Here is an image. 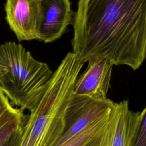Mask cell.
<instances>
[{"label":"cell","mask_w":146,"mask_h":146,"mask_svg":"<svg viewBox=\"0 0 146 146\" xmlns=\"http://www.w3.org/2000/svg\"><path fill=\"white\" fill-rule=\"evenodd\" d=\"M41 0H6V20L19 41L36 39Z\"/></svg>","instance_id":"cell-8"},{"label":"cell","mask_w":146,"mask_h":146,"mask_svg":"<svg viewBox=\"0 0 146 146\" xmlns=\"http://www.w3.org/2000/svg\"><path fill=\"white\" fill-rule=\"evenodd\" d=\"M24 112L14 107L0 91V146L22 125Z\"/></svg>","instance_id":"cell-9"},{"label":"cell","mask_w":146,"mask_h":146,"mask_svg":"<svg viewBox=\"0 0 146 146\" xmlns=\"http://www.w3.org/2000/svg\"><path fill=\"white\" fill-rule=\"evenodd\" d=\"M142 117V111H131L128 100L114 102L107 124L86 146H132Z\"/></svg>","instance_id":"cell-4"},{"label":"cell","mask_w":146,"mask_h":146,"mask_svg":"<svg viewBox=\"0 0 146 146\" xmlns=\"http://www.w3.org/2000/svg\"><path fill=\"white\" fill-rule=\"evenodd\" d=\"M21 138V128L13 134L1 146H18Z\"/></svg>","instance_id":"cell-12"},{"label":"cell","mask_w":146,"mask_h":146,"mask_svg":"<svg viewBox=\"0 0 146 146\" xmlns=\"http://www.w3.org/2000/svg\"><path fill=\"white\" fill-rule=\"evenodd\" d=\"M70 0H41L36 29V39L50 43L61 37L73 25L75 12Z\"/></svg>","instance_id":"cell-6"},{"label":"cell","mask_w":146,"mask_h":146,"mask_svg":"<svg viewBox=\"0 0 146 146\" xmlns=\"http://www.w3.org/2000/svg\"><path fill=\"white\" fill-rule=\"evenodd\" d=\"M88 62L86 70L76 79L73 94L97 100L107 99L113 63L105 58L92 59Z\"/></svg>","instance_id":"cell-7"},{"label":"cell","mask_w":146,"mask_h":146,"mask_svg":"<svg viewBox=\"0 0 146 146\" xmlns=\"http://www.w3.org/2000/svg\"><path fill=\"white\" fill-rule=\"evenodd\" d=\"M84 63L68 52L46 84L21 127L18 146H56L64 133L74 88Z\"/></svg>","instance_id":"cell-2"},{"label":"cell","mask_w":146,"mask_h":146,"mask_svg":"<svg viewBox=\"0 0 146 146\" xmlns=\"http://www.w3.org/2000/svg\"><path fill=\"white\" fill-rule=\"evenodd\" d=\"M52 74L46 63L35 59L21 44L0 45V91L14 107L31 111Z\"/></svg>","instance_id":"cell-3"},{"label":"cell","mask_w":146,"mask_h":146,"mask_svg":"<svg viewBox=\"0 0 146 146\" xmlns=\"http://www.w3.org/2000/svg\"><path fill=\"white\" fill-rule=\"evenodd\" d=\"M72 25L82 63L105 58L136 70L146 58V0H79Z\"/></svg>","instance_id":"cell-1"},{"label":"cell","mask_w":146,"mask_h":146,"mask_svg":"<svg viewBox=\"0 0 146 146\" xmlns=\"http://www.w3.org/2000/svg\"><path fill=\"white\" fill-rule=\"evenodd\" d=\"M110 113L94 121L78 135L60 146H86L104 127L107 124Z\"/></svg>","instance_id":"cell-10"},{"label":"cell","mask_w":146,"mask_h":146,"mask_svg":"<svg viewBox=\"0 0 146 146\" xmlns=\"http://www.w3.org/2000/svg\"><path fill=\"white\" fill-rule=\"evenodd\" d=\"M142 112L143 117L132 146H146V106Z\"/></svg>","instance_id":"cell-11"},{"label":"cell","mask_w":146,"mask_h":146,"mask_svg":"<svg viewBox=\"0 0 146 146\" xmlns=\"http://www.w3.org/2000/svg\"><path fill=\"white\" fill-rule=\"evenodd\" d=\"M113 104L108 98L97 100L72 94L66 113L65 130L56 146L65 143L94 121L110 113Z\"/></svg>","instance_id":"cell-5"}]
</instances>
